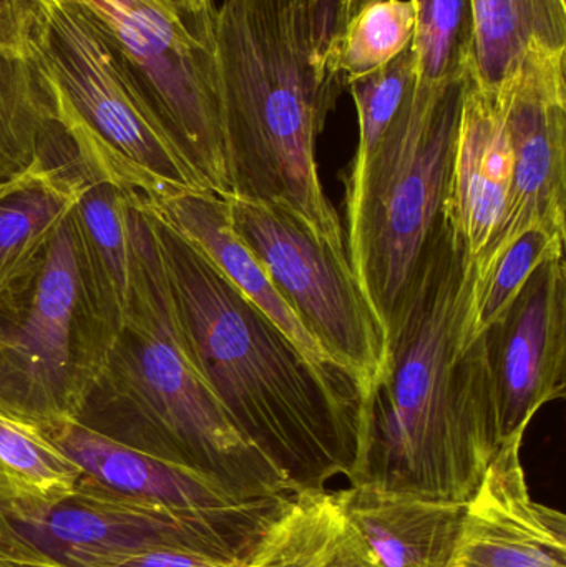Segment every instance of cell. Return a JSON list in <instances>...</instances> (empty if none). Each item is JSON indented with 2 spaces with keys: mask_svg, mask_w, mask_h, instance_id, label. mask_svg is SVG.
<instances>
[{
  "mask_svg": "<svg viewBox=\"0 0 566 567\" xmlns=\"http://www.w3.org/2000/svg\"><path fill=\"white\" fill-rule=\"evenodd\" d=\"M475 265L444 216L384 323L366 385L351 486L467 506L501 450L484 333L472 336Z\"/></svg>",
  "mask_w": 566,
  "mask_h": 567,
  "instance_id": "1",
  "label": "cell"
},
{
  "mask_svg": "<svg viewBox=\"0 0 566 567\" xmlns=\"http://www.w3.org/2000/svg\"><path fill=\"white\" fill-rule=\"evenodd\" d=\"M150 212L179 339L233 425L288 480L292 495L349 478L361 400L332 383L189 239Z\"/></svg>",
  "mask_w": 566,
  "mask_h": 567,
  "instance_id": "2",
  "label": "cell"
},
{
  "mask_svg": "<svg viewBox=\"0 0 566 567\" xmlns=\"http://www.w3.org/2000/svg\"><path fill=\"white\" fill-rule=\"evenodd\" d=\"M335 17L336 0H225L215 10V52L226 196L285 206L348 255L316 158L346 89Z\"/></svg>",
  "mask_w": 566,
  "mask_h": 567,
  "instance_id": "3",
  "label": "cell"
},
{
  "mask_svg": "<svg viewBox=\"0 0 566 567\" xmlns=\"http://www.w3.org/2000/svg\"><path fill=\"white\" fill-rule=\"evenodd\" d=\"M132 284L119 336L75 422L192 470L238 499L292 495L189 360L173 316L152 212L132 193Z\"/></svg>",
  "mask_w": 566,
  "mask_h": 567,
  "instance_id": "4",
  "label": "cell"
},
{
  "mask_svg": "<svg viewBox=\"0 0 566 567\" xmlns=\"http://www.w3.org/2000/svg\"><path fill=\"white\" fill-rule=\"evenodd\" d=\"M469 76H415L379 145L346 173V249L382 327L441 218Z\"/></svg>",
  "mask_w": 566,
  "mask_h": 567,
  "instance_id": "5",
  "label": "cell"
},
{
  "mask_svg": "<svg viewBox=\"0 0 566 567\" xmlns=\"http://www.w3.org/2000/svg\"><path fill=\"white\" fill-rule=\"evenodd\" d=\"M288 496L173 508L119 495L82 475L55 502L0 505V558L92 567L146 549L179 548L245 566Z\"/></svg>",
  "mask_w": 566,
  "mask_h": 567,
  "instance_id": "6",
  "label": "cell"
},
{
  "mask_svg": "<svg viewBox=\"0 0 566 567\" xmlns=\"http://www.w3.org/2000/svg\"><path fill=\"white\" fill-rule=\"evenodd\" d=\"M55 89L59 123L76 165L142 198L206 189L130 85L90 13L53 3L37 52Z\"/></svg>",
  "mask_w": 566,
  "mask_h": 567,
  "instance_id": "7",
  "label": "cell"
},
{
  "mask_svg": "<svg viewBox=\"0 0 566 567\" xmlns=\"http://www.w3.org/2000/svg\"><path fill=\"white\" fill-rule=\"evenodd\" d=\"M110 347L70 213L35 269L0 302V410L37 429L75 420Z\"/></svg>",
  "mask_w": 566,
  "mask_h": 567,
  "instance_id": "8",
  "label": "cell"
},
{
  "mask_svg": "<svg viewBox=\"0 0 566 567\" xmlns=\"http://www.w3.org/2000/svg\"><path fill=\"white\" fill-rule=\"evenodd\" d=\"M92 17L130 85L208 192L229 195L215 52L216 7L173 19L148 3L75 0Z\"/></svg>",
  "mask_w": 566,
  "mask_h": 567,
  "instance_id": "9",
  "label": "cell"
},
{
  "mask_svg": "<svg viewBox=\"0 0 566 567\" xmlns=\"http://www.w3.org/2000/svg\"><path fill=\"white\" fill-rule=\"evenodd\" d=\"M223 198L236 235L306 332L366 389L381 365L384 327L362 292L348 255L336 251L285 206Z\"/></svg>",
  "mask_w": 566,
  "mask_h": 567,
  "instance_id": "10",
  "label": "cell"
},
{
  "mask_svg": "<svg viewBox=\"0 0 566 567\" xmlns=\"http://www.w3.org/2000/svg\"><path fill=\"white\" fill-rule=\"evenodd\" d=\"M565 65V49L535 42L517 72L498 86L514 155L511 206L475 272L534 226L566 235Z\"/></svg>",
  "mask_w": 566,
  "mask_h": 567,
  "instance_id": "11",
  "label": "cell"
},
{
  "mask_svg": "<svg viewBox=\"0 0 566 567\" xmlns=\"http://www.w3.org/2000/svg\"><path fill=\"white\" fill-rule=\"evenodd\" d=\"M484 337L505 442L527 432L535 415L566 393L565 251L535 269Z\"/></svg>",
  "mask_w": 566,
  "mask_h": 567,
  "instance_id": "12",
  "label": "cell"
},
{
  "mask_svg": "<svg viewBox=\"0 0 566 567\" xmlns=\"http://www.w3.org/2000/svg\"><path fill=\"white\" fill-rule=\"evenodd\" d=\"M524 436H508L488 465L447 567H566V518L532 498Z\"/></svg>",
  "mask_w": 566,
  "mask_h": 567,
  "instance_id": "13",
  "label": "cell"
},
{
  "mask_svg": "<svg viewBox=\"0 0 566 567\" xmlns=\"http://www.w3.org/2000/svg\"><path fill=\"white\" fill-rule=\"evenodd\" d=\"M512 175L514 155L501 92L481 89L469 76L442 216L474 265L504 228Z\"/></svg>",
  "mask_w": 566,
  "mask_h": 567,
  "instance_id": "14",
  "label": "cell"
},
{
  "mask_svg": "<svg viewBox=\"0 0 566 567\" xmlns=\"http://www.w3.org/2000/svg\"><path fill=\"white\" fill-rule=\"evenodd\" d=\"M145 202L176 231L189 239L332 383L362 402V383L351 372L332 362L331 357L306 332L298 317L269 281L265 269L236 235L229 218L228 203L223 196L208 189H186Z\"/></svg>",
  "mask_w": 566,
  "mask_h": 567,
  "instance_id": "15",
  "label": "cell"
},
{
  "mask_svg": "<svg viewBox=\"0 0 566 567\" xmlns=\"http://www.w3.org/2000/svg\"><path fill=\"white\" fill-rule=\"evenodd\" d=\"M40 432L82 470L85 478L119 495L186 509L248 502L235 498L192 470L106 439L75 420L52 423Z\"/></svg>",
  "mask_w": 566,
  "mask_h": 567,
  "instance_id": "16",
  "label": "cell"
},
{
  "mask_svg": "<svg viewBox=\"0 0 566 567\" xmlns=\"http://www.w3.org/2000/svg\"><path fill=\"white\" fill-rule=\"evenodd\" d=\"M342 512L384 567H447L465 506L349 486Z\"/></svg>",
  "mask_w": 566,
  "mask_h": 567,
  "instance_id": "17",
  "label": "cell"
},
{
  "mask_svg": "<svg viewBox=\"0 0 566 567\" xmlns=\"http://www.w3.org/2000/svg\"><path fill=\"white\" fill-rule=\"evenodd\" d=\"M82 173L50 162L0 179V302L35 269L53 236L72 213Z\"/></svg>",
  "mask_w": 566,
  "mask_h": 567,
  "instance_id": "18",
  "label": "cell"
},
{
  "mask_svg": "<svg viewBox=\"0 0 566 567\" xmlns=\"http://www.w3.org/2000/svg\"><path fill=\"white\" fill-rule=\"evenodd\" d=\"M79 169L82 189L72 218L80 261L96 316L113 343L125 319L132 284L128 206L133 192Z\"/></svg>",
  "mask_w": 566,
  "mask_h": 567,
  "instance_id": "19",
  "label": "cell"
},
{
  "mask_svg": "<svg viewBox=\"0 0 566 567\" xmlns=\"http://www.w3.org/2000/svg\"><path fill=\"white\" fill-rule=\"evenodd\" d=\"M243 567H384L346 518L336 493L288 496Z\"/></svg>",
  "mask_w": 566,
  "mask_h": 567,
  "instance_id": "20",
  "label": "cell"
},
{
  "mask_svg": "<svg viewBox=\"0 0 566 567\" xmlns=\"http://www.w3.org/2000/svg\"><path fill=\"white\" fill-rule=\"evenodd\" d=\"M474 17L469 73L495 90L521 66L532 43L566 50V0H471Z\"/></svg>",
  "mask_w": 566,
  "mask_h": 567,
  "instance_id": "21",
  "label": "cell"
},
{
  "mask_svg": "<svg viewBox=\"0 0 566 567\" xmlns=\"http://www.w3.org/2000/svg\"><path fill=\"white\" fill-rule=\"evenodd\" d=\"M60 133L55 89L39 56L0 49V179L49 155Z\"/></svg>",
  "mask_w": 566,
  "mask_h": 567,
  "instance_id": "22",
  "label": "cell"
},
{
  "mask_svg": "<svg viewBox=\"0 0 566 567\" xmlns=\"http://www.w3.org/2000/svg\"><path fill=\"white\" fill-rule=\"evenodd\" d=\"M82 470L40 429L0 410V505H37L69 495Z\"/></svg>",
  "mask_w": 566,
  "mask_h": 567,
  "instance_id": "23",
  "label": "cell"
},
{
  "mask_svg": "<svg viewBox=\"0 0 566 567\" xmlns=\"http://www.w3.org/2000/svg\"><path fill=\"white\" fill-rule=\"evenodd\" d=\"M414 0H374L362 7L335 40L336 60L346 86L371 75L411 47Z\"/></svg>",
  "mask_w": 566,
  "mask_h": 567,
  "instance_id": "24",
  "label": "cell"
},
{
  "mask_svg": "<svg viewBox=\"0 0 566 567\" xmlns=\"http://www.w3.org/2000/svg\"><path fill=\"white\" fill-rule=\"evenodd\" d=\"M565 233L534 226L507 246L487 268L475 272L472 336H482L501 319L535 269L550 256L565 251Z\"/></svg>",
  "mask_w": 566,
  "mask_h": 567,
  "instance_id": "25",
  "label": "cell"
},
{
  "mask_svg": "<svg viewBox=\"0 0 566 567\" xmlns=\"http://www.w3.org/2000/svg\"><path fill=\"white\" fill-rule=\"evenodd\" d=\"M411 52L415 76L439 83L469 73L474 17L471 0H414Z\"/></svg>",
  "mask_w": 566,
  "mask_h": 567,
  "instance_id": "26",
  "label": "cell"
},
{
  "mask_svg": "<svg viewBox=\"0 0 566 567\" xmlns=\"http://www.w3.org/2000/svg\"><path fill=\"white\" fill-rule=\"evenodd\" d=\"M414 82V56L409 47L384 69L349 83L348 89L358 112L359 145L356 159L364 158L379 145Z\"/></svg>",
  "mask_w": 566,
  "mask_h": 567,
  "instance_id": "27",
  "label": "cell"
},
{
  "mask_svg": "<svg viewBox=\"0 0 566 567\" xmlns=\"http://www.w3.org/2000/svg\"><path fill=\"white\" fill-rule=\"evenodd\" d=\"M42 0H0V49L37 55L49 23Z\"/></svg>",
  "mask_w": 566,
  "mask_h": 567,
  "instance_id": "28",
  "label": "cell"
},
{
  "mask_svg": "<svg viewBox=\"0 0 566 567\" xmlns=\"http://www.w3.org/2000/svg\"><path fill=\"white\" fill-rule=\"evenodd\" d=\"M92 567H243L226 559L179 548H155L122 558L96 563Z\"/></svg>",
  "mask_w": 566,
  "mask_h": 567,
  "instance_id": "29",
  "label": "cell"
},
{
  "mask_svg": "<svg viewBox=\"0 0 566 567\" xmlns=\"http://www.w3.org/2000/svg\"><path fill=\"white\" fill-rule=\"evenodd\" d=\"M369 2H374V0H336L335 40L341 35L349 20H351L362 7L368 6Z\"/></svg>",
  "mask_w": 566,
  "mask_h": 567,
  "instance_id": "30",
  "label": "cell"
},
{
  "mask_svg": "<svg viewBox=\"0 0 566 567\" xmlns=\"http://www.w3.org/2000/svg\"><path fill=\"white\" fill-rule=\"evenodd\" d=\"M116 2L125 3V6H135L136 2L148 3V6L156 7V9L165 12L166 16L173 17V19H186V17L202 13L192 12L183 0H116Z\"/></svg>",
  "mask_w": 566,
  "mask_h": 567,
  "instance_id": "31",
  "label": "cell"
},
{
  "mask_svg": "<svg viewBox=\"0 0 566 567\" xmlns=\"http://www.w3.org/2000/svg\"><path fill=\"white\" fill-rule=\"evenodd\" d=\"M0 567H65L55 563L35 561V559L0 558Z\"/></svg>",
  "mask_w": 566,
  "mask_h": 567,
  "instance_id": "32",
  "label": "cell"
},
{
  "mask_svg": "<svg viewBox=\"0 0 566 567\" xmlns=\"http://www.w3.org/2000/svg\"><path fill=\"white\" fill-rule=\"evenodd\" d=\"M183 2H185V6L188 7L192 12H205V10L215 7L213 0H183Z\"/></svg>",
  "mask_w": 566,
  "mask_h": 567,
  "instance_id": "33",
  "label": "cell"
},
{
  "mask_svg": "<svg viewBox=\"0 0 566 567\" xmlns=\"http://www.w3.org/2000/svg\"><path fill=\"white\" fill-rule=\"evenodd\" d=\"M43 3H47V6H53V3L63 2V0H42Z\"/></svg>",
  "mask_w": 566,
  "mask_h": 567,
  "instance_id": "34",
  "label": "cell"
}]
</instances>
